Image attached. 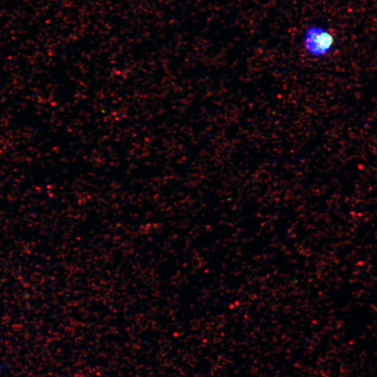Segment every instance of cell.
<instances>
[{
    "label": "cell",
    "instance_id": "obj_1",
    "mask_svg": "<svg viewBox=\"0 0 377 377\" xmlns=\"http://www.w3.org/2000/svg\"><path fill=\"white\" fill-rule=\"evenodd\" d=\"M335 44V38L326 28L313 25L308 27L303 36L305 51L311 57H322L328 54Z\"/></svg>",
    "mask_w": 377,
    "mask_h": 377
}]
</instances>
